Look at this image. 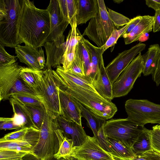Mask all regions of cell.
Here are the masks:
<instances>
[{"label": "cell", "instance_id": "1", "mask_svg": "<svg viewBox=\"0 0 160 160\" xmlns=\"http://www.w3.org/2000/svg\"><path fill=\"white\" fill-rule=\"evenodd\" d=\"M52 71L59 88L91 111L106 120L112 118L117 112L115 104L98 93L90 77L74 75L65 71L61 66Z\"/></svg>", "mask_w": 160, "mask_h": 160}, {"label": "cell", "instance_id": "2", "mask_svg": "<svg viewBox=\"0 0 160 160\" xmlns=\"http://www.w3.org/2000/svg\"><path fill=\"white\" fill-rule=\"evenodd\" d=\"M50 32V15L47 9L38 8L33 1L22 0L18 26L20 44L42 47Z\"/></svg>", "mask_w": 160, "mask_h": 160}, {"label": "cell", "instance_id": "3", "mask_svg": "<svg viewBox=\"0 0 160 160\" xmlns=\"http://www.w3.org/2000/svg\"><path fill=\"white\" fill-rule=\"evenodd\" d=\"M21 4L18 0H0V43L14 48L19 45L18 26Z\"/></svg>", "mask_w": 160, "mask_h": 160}, {"label": "cell", "instance_id": "4", "mask_svg": "<svg viewBox=\"0 0 160 160\" xmlns=\"http://www.w3.org/2000/svg\"><path fill=\"white\" fill-rule=\"evenodd\" d=\"M57 118L47 112L38 141L32 150V155L38 160L51 158L58 152L60 143L56 132L58 128Z\"/></svg>", "mask_w": 160, "mask_h": 160}, {"label": "cell", "instance_id": "5", "mask_svg": "<svg viewBox=\"0 0 160 160\" xmlns=\"http://www.w3.org/2000/svg\"><path fill=\"white\" fill-rule=\"evenodd\" d=\"M51 68L42 70L38 84L34 90L37 96L52 117L57 118L61 115L58 86Z\"/></svg>", "mask_w": 160, "mask_h": 160}, {"label": "cell", "instance_id": "6", "mask_svg": "<svg viewBox=\"0 0 160 160\" xmlns=\"http://www.w3.org/2000/svg\"><path fill=\"white\" fill-rule=\"evenodd\" d=\"M144 127L127 118L106 121L104 125L103 129L107 137L115 139L125 147L132 149Z\"/></svg>", "mask_w": 160, "mask_h": 160}, {"label": "cell", "instance_id": "7", "mask_svg": "<svg viewBox=\"0 0 160 160\" xmlns=\"http://www.w3.org/2000/svg\"><path fill=\"white\" fill-rule=\"evenodd\" d=\"M98 1L99 11L90 20L82 35L87 36L100 48L105 44L112 32L117 28L109 16L104 0Z\"/></svg>", "mask_w": 160, "mask_h": 160}, {"label": "cell", "instance_id": "8", "mask_svg": "<svg viewBox=\"0 0 160 160\" xmlns=\"http://www.w3.org/2000/svg\"><path fill=\"white\" fill-rule=\"evenodd\" d=\"M129 119L142 126L160 123V104L147 99H129L125 104Z\"/></svg>", "mask_w": 160, "mask_h": 160}, {"label": "cell", "instance_id": "9", "mask_svg": "<svg viewBox=\"0 0 160 160\" xmlns=\"http://www.w3.org/2000/svg\"><path fill=\"white\" fill-rule=\"evenodd\" d=\"M143 69V60L140 52L112 84L113 98L120 97L127 95L133 88L136 80L141 76Z\"/></svg>", "mask_w": 160, "mask_h": 160}, {"label": "cell", "instance_id": "10", "mask_svg": "<svg viewBox=\"0 0 160 160\" xmlns=\"http://www.w3.org/2000/svg\"><path fill=\"white\" fill-rule=\"evenodd\" d=\"M145 47V44L139 42L130 49L119 53L108 64L105 69L112 84L136 55L141 52Z\"/></svg>", "mask_w": 160, "mask_h": 160}, {"label": "cell", "instance_id": "11", "mask_svg": "<svg viewBox=\"0 0 160 160\" xmlns=\"http://www.w3.org/2000/svg\"><path fill=\"white\" fill-rule=\"evenodd\" d=\"M70 156L79 160H113L112 154L101 148L96 138L89 136L81 145L74 147Z\"/></svg>", "mask_w": 160, "mask_h": 160}, {"label": "cell", "instance_id": "12", "mask_svg": "<svg viewBox=\"0 0 160 160\" xmlns=\"http://www.w3.org/2000/svg\"><path fill=\"white\" fill-rule=\"evenodd\" d=\"M22 67L16 62L0 65V101L10 99L11 91L21 79L20 72Z\"/></svg>", "mask_w": 160, "mask_h": 160}, {"label": "cell", "instance_id": "13", "mask_svg": "<svg viewBox=\"0 0 160 160\" xmlns=\"http://www.w3.org/2000/svg\"><path fill=\"white\" fill-rule=\"evenodd\" d=\"M15 49L19 61L26 64L28 68L37 70L45 68L46 62L42 47L34 48L27 45H18L15 48Z\"/></svg>", "mask_w": 160, "mask_h": 160}, {"label": "cell", "instance_id": "14", "mask_svg": "<svg viewBox=\"0 0 160 160\" xmlns=\"http://www.w3.org/2000/svg\"><path fill=\"white\" fill-rule=\"evenodd\" d=\"M47 9L50 18V32L47 41L59 40L63 35L69 22L61 19L58 0H51Z\"/></svg>", "mask_w": 160, "mask_h": 160}, {"label": "cell", "instance_id": "15", "mask_svg": "<svg viewBox=\"0 0 160 160\" xmlns=\"http://www.w3.org/2000/svg\"><path fill=\"white\" fill-rule=\"evenodd\" d=\"M39 134L40 130L30 127L25 138L22 140L0 142V150H13L32 155V150L37 143Z\"/></svg>", "mask_w": 160, "mask_h": 160}, {"label": "cell", "instance_id": "16", "mask_svg": "<svg viewBox=\"0 0 160 160\" xmlns=\"http://www.w3.org/2000/svg\"><path fill=\"white\" fill-rule=\"evenodd\" d=\"M57 121L64 137L72 140L74 147L80 146L85 141L88 135L82 126L74 121L67 120L60 115L57 118Z\"/></svg>", "mask_w": 160, "mask_h": 160}, {"label": "cell", "instance_id": "17", "mask_svg": "<svg viewBox=\"0 0 160 160\" xmlns=\"http://www.w3.org/2000/svg\"><path fill=\"white\" fill-rule=\"evenodd\" d=\"M58 89L60 116L67 120L74 121L82 126L81 111L76 100L59 87Z\"/></svg>", "mask_w": 160, "mask_h": 160}, {"label": "cell", "instance_id": "18", "mask_svg": "<svg viewBox=\"0 0 160 160\" xmlns=\"http://www.w3.org/2000/svg\"><path fill=\"white\" fill-rule=\"evenodd\" d=\"M43 46L45 48L47 56L44 69L61 66L62 58L66 49L64 36L57 41H47Z\"/></svg>", "mask_w": 160, "mask_h": 160}, {"label": "cell", "instance_id": "19", "mask_svg": "<svg viewBox=\"0 0 160 160\" xmlns=\"http://www.w3.org/2000/svg\"><path fill=\"white\" fill-rule=\"evenodd\" d=\"M77 12L76 16L77 26L86 23L95 17L99 11L98 0H75Z\"/></svg>", "mask_w": 160, "mask_h": 160}, {"label": "cell", "instance_id": "20", "mask_svg": "<svg viewBox=\"0 0 160 160\" xmlns=\"http://www.w3.org/2000/svg\"><path fill=\"white\" fill-rule=\"evenodd\" d=\"M92 83L97 91L102 97L111 101L114 98L112 84L107 73L103 59L95 78L92 81Z\"/></svg>", "mask_w": 160, "mask_h": 160}, {"label": "cell", "instance_id": "21", "mask_svg": "<svg viewBox=\"0 0 160 160\" xmlns=\"http://www.w3.org/2000/svg\"><path fill=\"white\" fill-rule=\"evenodd\" d=\"M9 102L13 112V117L15 124L21 128L32 127L36 128L32 121L31 115L24 105L13 98Z\"/></svg>", "mask_w": 160, "mask_h": 160}, {"label": "cell", "instance_id": "22", "mask_svg": "<svg viewBox=\"0 0 160 160\" xmlns=\"http://www.w3.org/2000/svg\"><path fill=\"white\" fill-rule=\"evenodd\" d=\"M154 22V16L149 15L142 16L139 22L129 34H124L123 37L125 44H128L138 41L143 34L151 32Z\"/></svg>", "mask_w": 160, "mask_h": 160}, {"label": "cell", "instance_id": "23", "mask_svg": "<svg viewBox=\"0 0 160 160\" xmlns=\"http://www.w3.org/2000/svg\"><path fill=\"white\" fill-rule=\"evenodd\" d=\"M84 44L89 56L91 63V70L90 77L92 81L94 79L98 72L102 60V54L104 52L102 47H96L92 44L88 40L82 37Z\"/></svg>", "mask_w": 160, "mask_h": 160}, {"label": "cell", "instance_id": "24", "mask_svg": "<svg viewBox=\"0 0 160 160\" xmlns=\"http://www.w3.org/2000/svg\"><path fill=\"white\" fill-rule=\"evenodd\" d=\"M160 47L159 44H155L150 46L148 51L142 57L143 60L142 74L145 76L152 75L155 69L158 56Z\"/></svg>", "mask_w": 160, "mask_h": 160}, {"label": "cell", "instance_id": "25", "mask_svg": "<svg viewBox=\"0 0 160 160\" xmlns=\"http://www.w3.org/2000/svg\"><path fill=\"white\" fill-rule=\"evenodd\" d=\"M61 20L69 22L71 28L76 23L77 8L75 0H58Z\"/></svg>", "mask_w": 160, "mask_h": 160}, {"label": "cell", "instance_id": "26", "mask_svg": "<svg viewBox=\"0 0 160 160\" xmlns=\"http://www.w3.org/2000/svg\"><path fill=\"white\" fill-rule=\"evenodd\" d=\"M76 102L80 110L82 117L86 119L87 125L92 131L93 136L96 138L98 130L106 120L91 111L77 100Z\"/></svg>", "mask_w": 160, "mask_h": 160}, {"label": "cell", "instance_id": "27", "mask_svg": "<svg viewBox=\"0 0 160 160\" xmlns=\"http://www.w3.org/2000/svg\"><path fill=\"white\" fill-rule=\"evenodd\" d=\"M151 130L144 127L132 149L136 157L139 156L147 152L153 150L152 147L150 134Z\"/></svg>", "mask_w": 160, "mask_h": 160}, {"label": "cell", "instance_id": "28", "mask_svg": "<svg viewBox=\"0 0 160 160\" xmlns=\"http://www.w3.org/2000/svg\"><path fill=\"white\" fill-rule=\"evenodd\" d=\"M42 71L22 67L20 71V76L25 85L34 90L38 84Z\"/></svg>", "mask_w": 160, "mask_h": 160}, {"label": "cell", "instance_id": "29", "mask_svg": "<svg viewBox=\"0 0 160 160\" xmlns=\"http://www.w3.org/2000/svg\"><path fill=\"white\" fill-rule=\"evenodd\" d=\"M107 138L112 151V155L127 159L133 158L136 157L131 148L125 147L115 139L107 137Z\"/></svg>", "mask_w": 160, "mask_h": 160}, {"label": "cell", "instance_id": "30", "mask_svg": "<svg viewBox=\"0 0 160 160\" xmlns=\"http://www.w3.org/2000/svg\"><path fill=\"white\" fill-rule=\"evenodd\" d=\"M24 105L31 115L35 128L40 130L47 113L45 107Z\"/></svg>", "mask_w": 160, "mask_h": 160}, {"label": "cell", "instance_id": "31", "mask_svg": "<svg viewBox=\"0 0 160 160\" xmlns=\"http://www.w3.org/2000/svg\"><path fill=\"white\" fill-rule=\"evenodd\" d=\"M77 26V23H75L69 31L65 42L66 49L64 54L75 52L77 45L82 36Z\"/></svg>", "mask_w": 160, "mask_h": 160}, {"label": "cell", "instance_id": "32", "mask_svg": "<svg viewBox=\"0 0 160 160\" xmlns=\"http://www.w3.org/2000/svg\"><path fill=\"white\" fill-rule=\"evenodd\" d=\"M82 37V35L77 45L75 53L83 62L85 76L90 77L91 73V63L89 54L83 43Z\"/></svg>", "mask_w": 160, "mask_h": 160}, {"label": "cell", "instance_id": "33", "mask_svg": "<svg viewBox=\"0 0 160 160\" xmlns=\"http://www.w3.org/2000/svg\"><path fill=\"white\" fill-rule=\"evenodd\" d=\"M73 141L65 137L60 145L57 152L54 157L59 160L61 158H66L70 156L74 147Z\"/></svg>", "mask_w": 160, "mask_h": 160}, {"label": "cell", "instance_id": "34", "mask_svg": "<svg viewBox=\"0 0 160 160\" xmlns=\"http://www.w3.org/2000/svg\"><path fill=\"white\" fill-rule=\"evenodd\" d=\"M11 98L19 101L25 105L43 106L39 98L36 95L24 93H18L13 95Z\"/></svg>", "mask_w": 160, "mask_h": 160}, {"label": "cell", "instance_id": "35", "mask_svg": "<svg viewBox=\"0 0 160 160\" xmlns=\"http://www.w3.org/2000/svg\"><path fill=\"white\" fill-rule=\"evenodd\" d=\"M132 21V19L130 22L122 28L118 30L115 29L112 32L110 36L105 44L102 47L104 52L108 48L115 45L119 38L122 35L124 32L127 29Z\"/></svg>", "mask_w": 160, "mask_h": 160}, {"label": "cell", "instance_id": "36", "mask_svg": "<svg viewBox=\"0 0 160 160\" xmlns=\"http://www.w3.org/2000/svg\"><path fill=\"white\" fill-rule=\"evenodd\" d=\"M30 128L24 127L5 134L0 139V142L19 141L25 139Z\"/></svg>", "mask_w": 160, "mask_h": 160}, {"label": "cell", "instance_id": "37", "mask_svg": "<svg viewBox=\"0 0 160 160\" xmlns=\"http://www.w3.org/2000/svg\"><path fill=\"white\" fill-rule=\"evenodd\" d=\"M109 16L115 27L117 28L127 24L130 19L123 15L108 8Z\"/></svg>", "mask_w": 160, "mask_h": 160}, {"label": "cell", "instance_id": "38", "mask_svg": "<svg viewBox=\"0 0 160 160\" xmlns=\"http://www.w3.org/2000/svg\"><path fill=\"white\" fill-rule=\"evenodd\" d=\"M75 58L68 72L71 73L81 77L85 76L83 62L76 53Z\"/></svg>", "mask_w": 160, "mask_h": 160}, {"label": "cell", "instance_id": "39", "mask_svg": "<svg viewBox=\"0 0 160 160\" xmlns=\"http://www.w3.org/2000/svg\"><path fill=\"white\" fill-rule=\"evenodd\" d=\"M151 130L150 138L153 150L160 153V130L157 125L153 126Z\"/></svg>", "mask_w": 160, "mask_h": 160}, {"label": "cell", "instance_id": "40", "mask_svg": "<svg viewBox=\"0 0 160 160\" xmlns=\"http://www.w3.org/2000/svg\"><path fill=\"white\" fill-rule=\"evenodd\" d=\"M104 125L98 130L97 137L96 138L101 148L106 152L112 154V151L111 148L107 137L104 133L103 129Z\"/></svg>", "mask_w": 160, "mask_h": 160}, {"label": "cell", "instance_id": "41", "mask_svg": "<svg viewBox=\"0 0 160 160\" xmlns=\"http://www.w3.org/2000/svg\"><path fill=\"white\" fill-rule=\"evenodd\" d=\"M16 57L8 53L4 46L0 43V65H5L16 62L17 59Z\"/></svg>", "mask_w": 160, "mask_h": 160}, {"label": "cell", "instance_id": "42", "mask_svg": "<svg viewBox=\"0 0 160 160\" xmlns=\"http://www.w3.org/2000/svg\"><path fill=\"white\" fill-rule=\"evenodd\" d=\"M29 154L28 153L22 152H18L11 150H0V160L16 158H23Z\"/></svg>", "mask_w": 160, "mask_h": 160}, {"label": "cell", "instance_id": "43", "mask_svg": "<svg viewBox=\"0 0 160 160\" xmlns=\"http://www.w3.org/2000/svg\"><path fill=\"white\" fill-rule=\"evenodd\" d=\"M14 123L13 118L1 117L0 118V129L2 130H18L22 128Z\"/></svg>", "mask_w": 160, "mask_h": 160}, {"label": "cell", "instance_id": "44", "mask_svg": "<svg viewBox=\"0 0 160 160\" xmlns=\"http://www.w3.org/2000/svg\"><path fill=\"white\" fill-rule=\"evenodd\" d=\"M152 76V79L156 86H159L160 84V49L158 53L156 66Z\"/></svg>", "mask_w": 160, "mask_h": 160}, {"label": "cell", "instance_id": "45", "mask_svg": "<svg viewBox=\"0 0 160 160\" xmlns=\"http://www.w3.org/2000/svg\"><path fill=\"white\" fill-rule=\"evenodd\" d=\"M139 157L145 160H160V153L153 150L146 152Z\"/></svg>", "mask_w": 160, "mask_h": 160}, {"label": "cell", "instance_id": "46", "mask_svg": "<svg viewBox=\"0 0 160 160\" xmlns=\"http://www.w3.org/2000/svg\"><path fill=\"white\" fill-rule=\"evenodd\" d=\"M142 17V16H138L132 19V21L130 25L121 37L123 35L130 33L139 22Z\"/></svg>", "mask_w": 160, "mask_h": 160}, {"label": "cell", "instance_id": "47", "mask_svg": "<svg viewBox=\"0 0 160 160\" xmlns=\"http://www.w3.org/2000/svg\"><path fill=\"white\" fill-rule=\"evenodd\" d=\"M152 31L155 32L160 31V9L155 11Z\"/></svg>", "mask_w": 160, "mask_h": 160}, {"label": "cell", "instance_id": "48", "mask_svg": "<svg viewBox=\"0 0 160 160\" xmlns=\"http://www.w3.org/2000/svg\"><path fill=\"white\" fill-rule=\"evenodd\" d=\"M145 2L148 7L152 8L155 11L160 9V0H146Z\"/></svg>", "mask_w": 160, "mask_h": 160}, {"label": "cell", "instance_id": "49", "mask_svg": "<svg viewBox=\"0 0 160 160\" xmlns=\"http://www.w3.org/2000/svg\"><path fill=\"white\" fill-rule=\"evenodd\" d=\"M149 37V34L148 33H145L140 37L138 41L141 42H144L148 39Z\"/></svg>", "mask_w": 160, "mask_h": 160}, {"label": "cell", "instance_id": "50", "mask_svg": "<svg viewBox=\"0 0 160 160\" xmlns=\"http://www.w3.org/2000/svg\"><path fill=\"white\" fill-rule=\"evenodd\" d=\"M0 160H23V158H16L6 159H2Z\"/></svg>", "mask_w": 160, "mask_h": 160}, {"label": "cell", "instance_id": "51", "mask_svg": "<svg viewBox=\"0 0 160 160\" xmlns=\"http://www.w3.org/2000/svg\"><path fill=\"white\" fill-rule=\"evenodd\" d=\"M66 158L68 159L69 160H79V159L72 156H69L67 157Z\"/></svg>", "mask_w": 160, "mask_h": 160}, {"label": "cell", "instance_id": "52", "mask_svg": "<svg viewBox=\"0 0 160 160\" xmlns=\"http://www.w3.org/2000/svg\"><path fill=\"white\" fill-rule=\"evenodd\" d=\"M123 1V0H113V1L117 3H120Z\"/></svg>", "mask_w": 160, "mask_h": 160}, {"label": "cell", "instance_id": "53", "mask_svg": "<svg viewBox=\"0 0 160 160\" xmlns=\"http://www.w3.org/2000/svg\"><path fill=\"white\" fill-rule=\"evenodd\" d=\"M44 160H59V159L58 160V159L55 158L54 157V156H53L51 158H48V159Z\"/></svg>", "mask_w": 160, "mask_h": 160}, {"label": "cell", "instance_id": "54", "mask_svg": "<svg viewBox=\"0 0 160 160\" xmlns=\"http://www.w3.org/2000/svg\"><path fill=\"white\" fill-rule=\"evenodd\" d=\"M59 160H69L67 158H61L59 159Z\"/></svg>", "mask_w": 160, "mask_h": 160}, {"label": "cell", "instance_id": "55", "mask_svg": "<svg viewBox=\"0 0 160 160\" xmlns=\"http://www.w3.org/2000/svg\"><path fill=\"white\" fill-rule=\"evenodd\" d=\"M158 128L160 130V123L159 124L157 125Z\"/></svg>", "mask_w": 160, "mask_h": 160}]
</instances>
